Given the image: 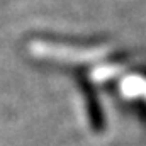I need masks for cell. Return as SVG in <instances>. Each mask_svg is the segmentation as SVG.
Instances as JSON below:
<instances>
[]
</instances>
